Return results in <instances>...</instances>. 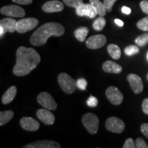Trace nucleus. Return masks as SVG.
<instances>
[{
    "label": "nucleus",
    "mask_w": 148,
    "mask_h": 148,
    "mask_svg": "<svg viewBox=\"0 0 148 148\" xmlns=\"http://www.w3.org/2000/svg\"><path fill=\"white\" fill-rule=\"evenodd\" d=\"M16 64L13 73L16 76H24L29 74L40 62V56L33 48L21 46L16 53Z\"/></svg>",
    "instance_id": "1"
},
{
    "label": "nucleus",
    "mask_w": 148,
    "mask_h": 148,
    "mask_svg": "<svg viewBox=\"0 0 148 148\" xmlns=\"http://www.w3.org/2000/svg\"><path fill=\"white\" fill-rule=\"evenodd\" d=\"M64 33V27L56 22H49L38 27L30 38V43L34 46L45 44L51 36H60Z\"/></svg>",
    "instance_id": "2"
},
{
    "label": "nucleus",
    "mask_w": 148,
    "mask_h": 148,
    "mask_svg": "<svg viewBox=\"0 0 148 148\" xmlns=\"http://www.w3.org/2000/svg\"><path fill=\"white\" fill-rule=\"evenodd\" d=\"M58 81L62 90L67 94L73 93L77 88V81L66 73L59 74Z\"/></svg>",
    "instance_id": "3"
},
{
    "label": "nucleus",
    "mask_w": 148,
    "mask_h": 148,
    "mask_svg": "<svg viewBox=\"0 0 148 148\" xmlns=\"http://www.w3.org/2000/svg\"><path fill=\"white\" fill-rule=\"evenodd\" d=\"M82 123L88 132L91 134H95L99 129V119L95 114L88 112L82 116Z\"/></svg>",
    "instance_id": "4"
},
{
    "label": "nucleus",
    "mask_w": 148,
    "mask_h": 148,
    "mask_svg": "<svg viewBox=\"0 0 148 148\" xmlns=\"http://www.w3.org/2000/svg\"><path fill=\"white\" fill-rule=\"evenodd\" d=\"M38 20L34 17L22 18L17 21L16 31L21 34L25 33L35 28L38 25Z\"/></svg>",
    "instance_id": "5"
},
{
    "label": "nucleus",
    "mask_w": 148,
    "mask_h": 148,
    "mask_svg": "<svg viewBox=\"0 0 148 148\" xmlns=\"http://www.w3.org/2000/svg\"><path fill=\"white\" fill-rule=\"evenodd\" d=\"M106 127L108 131L112 132L121 133L124 130L125 123L119 118L111 116L106 120Z\"/></svg>",
    "instance_id": "6"
},
{
    "label": "nucleus",
    "mask_w": 148,
    "mask_h": 148,
    "mask_svg": "<svg viewBox=\"0 0 148 148\" xmlns=\"http://www.w3.org/2000/svg\"><path fill=\"white\" fill-rule=\"evenodd\" d=\"M37 101L44 108L48 110H56L57 103L50 94L47 92H42L37 97Z\"/></svg>",
    "instance_id": "7"
},
{
    "label": "nucleus",
    "mask_w": 148,
    "mask_h": 148,
    "mask_svg": "<svg viewBox=\"0 0 148 148\" xmlns=\"http://www.w3.org/2000/svg\"><path fill=\"white\" fill-rule=\"evenodd\" d=\"M0 11L3 15L11 17H23L25 14V10L21 7L16 5H5L2 7Z\"/></svg>",
    "instance_id": "8"
},
{
    "label": "nucleus",
    "mask_w": 148,
    "mask_h": 148,
    "mask_svg": "<svg viewBox=\"0 0 148 148\" xmlns=\"http://www.w3.org/2000/svg\"><path fill=\"white\" fill-rule=\"evenodd\" d=\"M106 95L108 100L114 105L121 104L123 99V95L118 88L110 86L106 90Z\"/></svg>",
    "instance_id": "9"
},
{
    "label": "nucleus",
    "mask_w": 148,
    "mask_h": 148,
    "mask_svg": "<svg viewBox=\"0 0 148 148\" xmlns=\"http://www.w3.org/2000/svg\"><path fill=\"white\" fill-rule=\"evenodd\" d=\"M75 12L79 16H88L90 18H95L97 14L96 10L91 3H84L75 8Z\"/></svg>",
    "instance_id": "10"
},
{
    "label": "nucleus",
    "mask_w": 148,
    "mask_h": 148,
    "mask_svg": "<svg viewBox=\"0 0 148 148\" xmlns=\"http://www.w3.org/2000/svg\"><path fill=\"white\" fill-rule=\"evenodd\" d=\"M106 42V38L103 34H97L90 36L86 42L88 48L92 49H99L103 47Z\"/></svg>",
    "instance_id": "11"
},
{
    "label": "nucleus",
    "mask_w": 148,
    "mask_h": 148,
    "mask_svg": "<svg viewBox=\"0 0 148 148\" xmlns=\"http://www.w3.org/2000/svg\"><path fill=\"white\" fill-rule=\"evenodd\" d=\"M127 81L130 83L131 88L134 93L138 94L143 90V84L142 79L138 75L134 73H130L127 77Z\"/></svg>",
    "instance_id": "12"
},
{
    "label": "nucleus",
    "mask_w": 148,
    "mask_h": 148,
    "mask_svg": "<svg viewBox=\"0 0 148 148\" xmlns=\"http://www.w3.org/2000/svg\"><path fill=\"white\" fill-rule=\"evenodd\" d=\"M64 5L60 1L57 0L49 1L44 3L42 6V10L47 13L58 12L63 10Z\"/></svg>",
    "instance_id": "13"
},
{
    "label": "nucleus",
    "mask_w": 148,
    "mask_h": 148,
    "mask_svg": "<svg viewBox=\"0 0 148 148\" xmlns=\"http://www.w3.org/2000/svg\"><path fill=\"white\" fill-rule=\"evenodd\" d=\"M36 115L38 119L45 124L51 125L55 121V116L47 108L38 110L36 112Z\"/></svg>",
    "instance_id": "14"
},
{
    "label": "nucleus",
    "mask_w": 148,
    "mask_h": 148,
    "mask_svg": "<svg viewBox=\"0 0 148 148\" xmlns=\"http://www.w3.org/2000/svg\"><path fill=\"white\" fill-rule=\"evenodd\" d=\"M24 148H60V145L53 140H42L25 145Z\"/></svg>",
    "instance_id": "15"
},
{
    "label": "nucleus",
    "mask_w": 148,
    "mask_h": 148,
    "mask_svg": "<svg viewBox=\"0 0 148 148\" xmlns=\"http://www.w3.org/2000/svg\"><path fill=\"white\" fill-rule=\"evenodd\" d=\"M21 126L27 131H36L39 128V123L32 117H23L20 121Z\"/></svg>",
    "instance_id": "16"
},
{
    "label": "nucleus",
    "mask_w": 148,
    "mask_h": 148,
    "mask_svg": "<svg viewBox=\"0 0 148 148\" xmlns=\"http://www.w3.org/2000/svg\"><path fill=\"white\" fill-rule=\"evenodd\" d=\"M0 26L3 27L5 33L7 32L12 33L16 31L17 21L12 18H4L0 21Z\"/></svg>",
    "instance_id": "17"
},
{
    "label": "nucleus",
    "mask_w": 148,
    "mask_h": 148,
    "mask_svg": "<svg viewBox=\"0 0 148 148\" xmlns=\"http://www.w3.org/2000/svg\"><path fill=\"white\" fill-rule=\"evenodd\" d=\"M102 68L103 71L107 73H119L122 71L121 66L110 60H107L103 62Z\"/></svg>",
    "instance_id": "18"
},
{
    "label": "nucleus",
    "mask_w": 148,
    "mask_h": 148,
    "mask_svg": "<svg viewBox=\"0 0 148 148\" xmlns=\"http://www.w3.org/2000/svg\"><path fill=\"white\" fill-rule=\"evenodd\" d=\"M16 91H17V89H16V86H12L9 88L5 92L2 97V103L3 104H8L13 100L16 96Z\"/></svg>",
    "instance_id": "19"
},
{
    "label": "nucleus",
    "mask_w": 148,
    "mask_h": 148,
    "mask_svg": "<svg viewBox=\"0 0 148 148\" xmlns=\"http://www.w3.org/2000/svg\"><path fill=\"white\" fill-rule=\"evenodd\" d=\"M90 3H91L92 6L95 8L97 11V14L99 16H103L106 14V8L105 7L103 3L99 1V0H90Z\"/></svg>",
    "instance_id": "20"
},
{
    "label": "nucleus",
    "mask_w": 148,
    "mask_h": 148,
    "mask_svg": "<svg viewBox=\"0 0 148 148\" xmlns=\"http://www.w3.org/2000/svg\"><path fill=\"white\" fill-rule=\"evenodd\" d=\"M89 32V29L87 27H80L75 29L74 34L75 38L80 42H83L85 40L86 36H87Z\"/></svg>",
    "instance_id": "21"
},
{
    "label": "nucleus",
    "mask_w": 148,
    "mask_h": 148,
    "mask_svg": "<svg viewBox=\"0 0 148 148\" xmlns=\"http://www.w3.org/2000/svg\"><path fill=\"white\" fill-rule=\"evenodd\" d=\"M108 51L110 56L115 60H118L121 57V49L119 47L114 44H110L108 46Z\"/></svg>",
    "instance_id": "22"
},
{
    "label": "nucleus",
    "mask_w": 148,
    "mask_h": 148,
    "mask_svg": "<svg viewBox=\"0 0 148 148\" xmlns=\"http://www.w3.org/2000/svg\"><path fill=\"white\" fill-rule=\"evenodd\" d=\"M14 112L12 110H6L0 112V125H3L12 119Z\"/></svg>",
    "instance_id": "23"
},
{
    "label": "nucleus",
    "mask_w": 148,
    "mask_h": 148,
    "mask_svg": "<svg viewBox=\"0 0 148 148\" xmlns=\"http://www.w3.org/2000/svg\"><path fill=\"white\" fill-rule=\"evenodd\" d=\"M105 25H106V19L101 16L96 18V20H95L93 24H92V27L96 31L102 30Z\"/></svg>",
    "instance_id": "24"
},
{
    "label": "nucleus",
    "mask_w": 148,
    "mask_h": 148,
    "mask_svg": "<svg viewBox=\"0 0 148 148\" xmlns=\"http://www.w3.org/2000/svg\"><path fill=\"white\" fill-rule=\"evenodd\" d=\"M135 42L136 44L140 47H143L145 46L148 43V33H145L140 35L137 38L135 39Z\"/></svg>",
    "instance_id": "25"
},
{
    "label": "nucleus",
    "mask_w": 148,
    "mask_h": 148,
    "mask_svg": "<svg viewBox=\"0 0 148 148\" xmlns=\"http://www.w3.org/2000/svg\"><path fill=\"white\" fill-rule=\"evenodd\" d=\"M136 26L140 30L145 31V32L148 31V16L138 21L136 24Z\"/></svg>",
    "instance_id": "26"
},
{
    "label": "nucleus",
    "mask_w": 148,
    "mask_h": 148,
    "mask_svg": "<svg viewBox=\"0 0 148 148\" xmlns=\"http://www.w3.org/2000/svg\"><path fill=\"white\" fill-rule=\"evenodd\" d=\"M62 1L67 6L74 8H77L83 3V0H62Z\"/></svg>",
    "instance_id": "27"
},
{
    "label": "nucleus",
    "mask_w": 148,
    "mask_h": 148,
    "mask_svg": "<svg viewBox=\"0 0 148 148\" xmlns=\"http://www.w3.org/2000/svg\"><path fill=\"white\" fill-rule=\"evenodd\" d=\"M124 52L127 56H133L139 52V49L135 45H130L125 48Z\"/></svg>",
    "instance_id": "28"
},
{
    "label": "nucleus",
    "mask_w": 148,
    "mask_h": 148,
    "mask_svg": "<svg viewBox=\"0 0 148 148\" xmlns=\"http://www.w3.org/2000/svg\"><path fill=\"white\" fill-rule=\"evenodd\" d=\"M87 86V82L84 78H79L77 80V86L80 90H85Z\"/></svg>",
    "instance_id": "29"
},
{
    "label": "nucleus",
    "mask_w": 148,
    "mask_h": 148,
    "mask_svg": "<svg viewBox=\"0 0 148 148\" xmlns=\"http://www.w3.org/2000/svg\"><path fill=\"white\" fill-rule=\"evenodd\" d=\"M135 145L137 148H148L147 144L142 138H137L135 141Z\"/></svg>",
    "instance_id": "30"
},
{
    "label": "nucleus",
    "mask_w": 148,
    "mask_h": 148,
    "mask_svg": "<svg viewBox=\"0 0 148 148\" xmlns=\"http://www.w3.org/2000/svg\"><path fill=\"white\" fill-rule=\"evenodd\" d=\"M97 103H98V100L94 96L90 95L88 99L86 101V104L88 105V106L90 107H95L97 106Z\"/></svg>",
    "instance_id": "31"
},
{
    "label": "nucleus",
    "mask_w": 148,
    "mask_h": 148,
    "mask_svg": "<svg viewBox=\"0 0 148 148\" xmlns=\"http://www.w3.org/2000/svg\"><path fill=\"white\" fill-rule=\"evenodd\" d=\"M116 1V0H103V3L106 7L107 12H110L112 10V6Z\"/></svg>",
    "instance_id": "32"
},
{
    "label": "nucleus",
    "mask_w": 148,
    "mask_h": 148,
    "mask_svg": "<svg viewBox=\"0 0 148 148\" xmlns=\"http://www.w3.org/2000/svg\"><path fill=\"white\" fill-rule=\"evenodd\" d=\"M123 148H134L136 147V145L134 143V140L132 138H128L125 140L124 145L123 146Z\"/></svg>",
    "instance_id": "33"
},
{
    "label": "nucleus",
    "mask_w": 148,
    "mask_h": 148,
    "mask_svg": "<svg viewBox=\"0 0 148 148\" xmlns=\"http://www.w3.org/2000/svg\"><path fill=\"white\" fill-rule=\"evenodd\" d=\"M140 6L144 13L147 14L148 15V1H147V0H143L140 3Z\"/></svg>",
    "instance_id": "34"
},
{
    "label": "nucleus",
    "mask_w": 148,
    "mask_h": 148,
    "mask_svg": "<svg viewBox=\"0 0 148 148\" xmlns=\"http://www.w3.org/2000/svg\"><path fill=\"white\" fill-rule=\"evenodd\" d=\"M140 130L143 134L148 138V123H144L140 125Z\"/></svg>",
    "instance_id": "35"
},
{
    "label": "nucleus",
    "mask_w": 148,
    "mask_h": 148,
    "mask_svg": "<svg viewBox=\"0 0 148 148\" xmlns=\"http://www.w3.org/2000/svg\"><path fill=\"white\" fill-rule=\"evenodd\" d=\"M142 109L144 113L148 114V98H146L143 100L142 103Z\"/></svg>",
    "instance_id": "36"
},
{
    "label": "nucleus",
    "mask_w": 148,
    "mask_h": 148,
    "mask_svg": "<svg viewBox=\"0 0 148 148\" xmlns=\"http://www.w3.org/2000/svg\"><path fill=\"white\" fill-rule=\"evenodd\" d=\"M12 1L21 5H28L32 3V0H12Z\"/></svg>",
    "instance_id": "37"
},
{
    "label": "nucleus",
    "mask_w": 148,
    "mask_h": 148,
    "mask_svg": "<svg viewBox=\"0 0 148 148\" xmlns=\"http://www.w3.org/2000/svg\"><path fill=\"white\" fill-rule=\"evenodd\" d=\"M121 11L123 13L125 14H130L131 13V9L127 6H123L121 8Z\"/></svg>",
    "instance_id": "38"
},
{
    "label": "nucleus",
    "mask_w": 148,
    "mask_h": 148,
    "mask_svg": "<svg viewBox=\"0 0 148 148\" xmlns=\"http://www.w3.org/2000/svg\"><path fill=\"white\" fill-rule=\"evenodd\" d=\"M114 23H115L116 25H119L120 27H122L123 25H124V23H123V22L121 21V20L119 19V18H116V19H114Z\"/></svg>",
    "instance_id": "39"
},
{
    "label": "nucleus",
    "mask_w": 148,
    "mask_h": 148,
    "mask_svg": "<svg viewBox=\"0 0 148 148\" xmlns=\"http://www.w3.org/2000/svg\"><path fill=\"white\" fill-rule=\"evenodd\" d=\"M147 60H148V52H147Z\"/></svg>",
    "instance_id": "40"
},
{
    "label": "nucleus",
    "mask_w": 148,
    "mask_h": 148,
    "mask_svg": "<svg viewBox=\"0 0 148 148\" xmlns=\"http://www.w3.org/2000/svg\"><path fill=\"white\" fill-rule=\"evenodd\" d=\"M147 80H148V74H147Z\"/></svg>",
    "instance_id": "41"
}]
</instances>
